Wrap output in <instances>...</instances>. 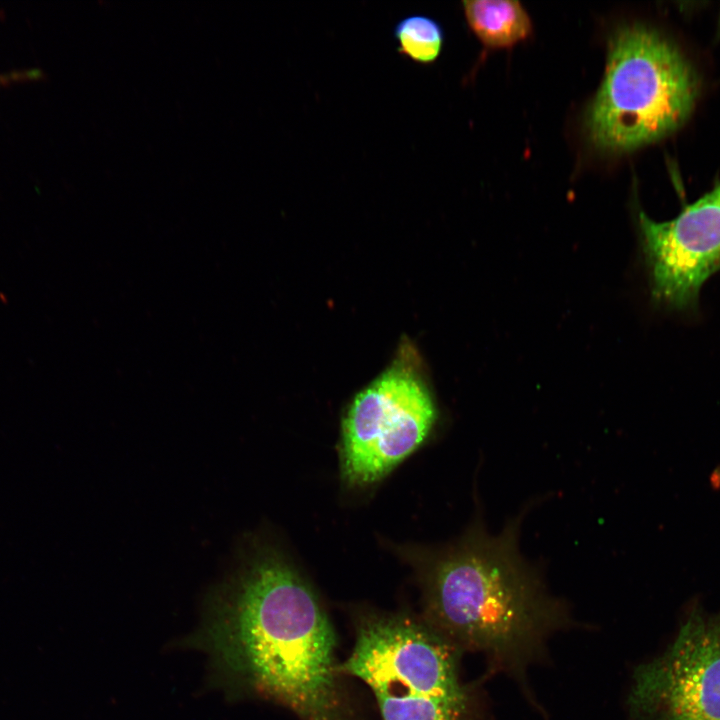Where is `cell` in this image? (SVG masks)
<instances>
[{
	"label": "cell",
	"instance_id": "8992f818",
	"mask_svg": "<svg viewBox=\"0 0 720 720\" xmlns=\"http://www.w3.org/2000/svg\"><path fill=\"white\" fill-rule=\"evenodd\" d=\"M632 720H720V608L694 604L668 647L640 664Z\"/></svg>",
	"mask_w": 720,
	"mask_h": 720
},
{
	"label": "cell",
	"instance_id": "9c48e42d",
	"mask_svg": "<svg viewBox=\"0 0 720 720\" xmlns=\"http://www.w3.org/2000/svg\"><path fill=\"white\" fill-rule=\"evenodd\" d=\"M394 36L399 54L420 65L434 63L444 42L441 25L433 18L418 14L399 21Z\"/></svg>",
	"mask_w": 720,
	"mask_h": 720
},
{
	"label": "cell",
	"instance_id": "7a4b0ae2",
	"mask_svg": "<svg viewBox=\"0 0 720 720\" xmlns=\"http://www.w3.org/2000/svg\"><path fill=\"white\" fill-rule=\"evenodd\" d=\"M522 515L497 535L478 523L432 569L425 623L450 645L484 653L496 665L519 670L567 622L534 567L521 556Z\"/></svg>",
	"mask_w": 720,
	"mask_h": 720
},
{
	"label": "cell",
	"instance_id": "3957f363",
	"mask_svg": "<svg viewBox=\"0 0 720 720\" xmlns=\"http://www.w3.org/2000/svg\"><path fill=\"white\" fill-rule=\"evenodd\" d=\"M697 90L676 47L646 27L624 26L610 39L605 75L585 117L587 138L608 153L657 141L686 121Z\"/></svg>",
	"mask_w": 720,
	"mask_h": 720
},
{
	"label": "cell",
	"instance_id": "277c9868",
	"mask_svg": "<svg viewBox=\"0 0 720 720\" xmlns=\"http://www.w3.org/2000/svg\"><path fill=\"white\" fill-rule=\"evenodd\" d=\"M455 652L425 622L368 615L338 671L370 688L382 720H481L459 678Z\"/></svg>",
	"mask_w": 720,
	"mask_h": 720
},
{
	"label": "cell",
	"instance_id": "52a82bcc",
	"mask_svg": "<svg viewBox=\"0 0 720 720\" xmlns=\"http://www.w3.org/2000/svg\"><path fill=\"white\" fill-rule=\"evenodd\" d=\"M638 219L652 299L694 309L703 284L720 271V184L672 220L654 221L644 212Z\"/></svg>",
	"mask_w": 720,
	"mask_h": 720
},
{
	"label": "cell",
	"instance_id": "5b68a950",
	"mask_svg": "<svg viewBox=\"0 0 720 720\" xmlns=\"http://www.w3.org/2000/svg\"><path fill=\"white\" fill-rule=\"evenodd\" d=\"M435 419L421 380L407 368L388 369L354 398L343 419L344 480L354 486L378 481L422 444Z\"/></svg>",
	"mask_w": 720,
	"mask_h": 720
},
{
	"label": "cell",
	"instance_id": "30bf717a",
	"mask_svg": "<svg viewBox=\"0 0 720 720\" xmlns=\"http://www.w3.org/2000/svg\"><path fill=\"white\" fill-rule=\"evenodd\" d=\"M39 75H40V72L38 70H29V71L1 74L0 75V86L5 85L10 82L17 81V80L37 78Z\"/></svg>",
	"mask_w": 720,
	"mask_h": 720
},
{
	"label": "cell",
	"instance_id": "6da1fadb",
	"mask_svg": "<svg viewBox=\"0 0 720 720\" xmlns=\"http://www.w3.org/2000/svg\"><path fill=\"white\" fill-rule=\"evenodd\" d=\"M238 560L211 593L202 647L230 678L302 720H353L335 632L314 591L270 548L253 545Z\"/></svg>",
	"mask_w": 720,
	"mask_h": 720
},
{
	"label": "cell",
	"instance_id": "ba28073f",
	"mask_svg": "<svg viewBox=\"0 0 720 720\" xmlns=\"http://www.w3.org/2000/svg\"><path fill=\"white\" fill-rule=\"evenodd\" d=\"M467 23L478 39L487 47H509L526 38L531 22L517 1H463Z\"/></svg>",
	"mask_w": 720,
	"mask_h": 720
}]
</instances>
